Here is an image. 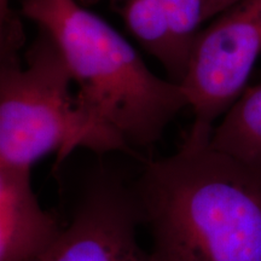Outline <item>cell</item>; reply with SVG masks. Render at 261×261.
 <instances>
[{"mask_svg":"<svg viewBox=\"0 0 261 261\" xmlns=\"http://www.w3.org/2000/svg\"><path fill=\"white\" fill-rule=\"evenodd\" d=\"M211 148L261 165V83L247 87L212 133Z\"/></svg>","mask_w":261,"mask_h":261,"instance_id":"8","label":"cell"},{"mask_svg":"<svg viewBox=\"0 0 261 261\" xmlns=\"http://www.w3.org/2000/svg\"><path fill=\"white\" fill-rule=\"evenodd\" d=\"M61 230L33 191L31 169L0 167V261H37Z\"/></svg>","mask_w":261,"mask_h":261,"instance_id":"7","label":"cell"},{"mask_svg":"<svg viewBox=\"0 0 261 261\" xmlns=\"http://www.w3.org/2000/svg\"><path fill=\"white\" fill-rule=\"evenodd\" d=\"M185 136L133 187L151 234L148 261H261V165Z\"/></svg>","mask_w":261,"mask_h":261,"instance_id":"1","label":"cell"},{"mask_svg":"<svg viewBox=\"0 0 261 261\" xmlns=\"http://www.w3.org/2000/svg\"><path fill=\"white\" fill-rule=\"evenodd\" d=\"M24 41L21 14L0 21V167L31 169L52 152L60 167L77 148L123 152L81 102L54 38L38 27L22 58Z\"/></svg>","mask_w":261,"mask_h":261,"instance_id":"3","label":"cell"},{"mask_svg":"<svg viewBox=\"0 0 261 261\" xmlns=\"http://www.w3.org/2000/svg\"><path fill=\"white\" fill-rule=\"evenodd\" d=\"M140 224L135 189L102 177L90 185L69 225L37 261H148L137 240Z\"/></svg>","mask_w":261,"mask_h":261,"instance_id":"5","label":"cell"},{"mask_svg":"<svg viewBox=\"0 0 261 261\" xmlns=\"http://www.w3.org/2000/svg\"><path fill=\"white\" fill-rule=\"evenodd\" d=\"M15 10L10 6V0H0V19L6 18L14 12Z\"/></svg>","mask_w":261,"mask_h":261,"instance_id":"10","label":"cell"},{"mask_svg":"<svg viewBox=\"0 0 261 261\" xmlns=\"http://www.w3.org/2000/svg\"><path fill=\"white\" fill-rule=\"evenodd\" d=\"M104 3L122 18L142 47L162 64L168 80L180 85L188 75L191 50L202 23L210 18L205 0H77Z\"/></svg>","mask_w":261,"mask_h":261,"instance_id":"6","label":"cell"},{"mask_svg":"<svg viewBox=\"0 0 261 261\" xmlns=\"http://www.w3.org/2000/svg\"><path fill=\"white\" fill-rule=\"evenodd\" d=\"M261 57V0H240L196 35L181 87L194 112L189 137L210 139L214 122L247 89Z\"/></svg>","mask_w":261,"mask_h":261,"instance_id":"4","label":"cell"},{"mask_svg":"<svg viewBox=\"0 0 261 261\" xmlns=\"http://www.w3.org/2000/svg\"><path fill=\"white\" fill-rule=\"evenodd\" d=\"M237 2H240V0H205L210 18L217 17L218 15L230 8V6L236 4Z\"/></svg>","mask_w":261,"mask_h":261,"instance_id":"9","label":"cell"},{"mask_svg":"<svg viewBox=\"0 0 261 261\" xmlns=\"http://www.w3.org/2000/svg\"><path fill=\"white\" fill-rule=\"evenodd\" d=\"M19 14L54 38L81 102L127 154L154 145L189 107L180 85L152 73L112 25L77 0H21Z\"/></svg>","mask_w":261,"mask_h":261,"instance_id":"2","label":"cell"}]
</instances>
